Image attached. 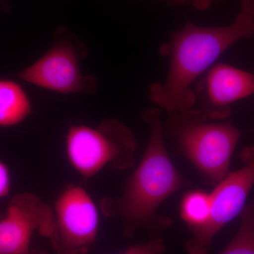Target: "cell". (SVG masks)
<instances>
[{"label": "cell", "instance_id": "obj_10", "mask_svg": "<svg viewBox=\"0 0 254 254\" xmlns=\"http://www.w3.org/2000/svg\"><path fill=\"white\" fill-rule=\"evenodd\" d=\"M32 113L29 97L17 82L0 78V127L16 126Z\"/></svg>", "mask_w": 254, "mask_h": 254}, {"label": "cell", "instance_id": "obj_16", "mask_svg": "<svg viewBox=\"0 0 254 254\" xmlns=\"http://www.w3.org/2000/svg\"><path fill=\"white\" fill-rule=\"evenodd\" d=\"M242 11L250 15L254 21V0H242Z\"/></svg>", "mask_w": 254, "mask_h": 254}, {"label": "cell", "instance_id": "obj_12", "mask_svg": "<svg viewBox=\"0 0 254 254\" xmlns=\"http://www.w3.org/2000/svg\"><path fill=\"white\" fill-rule=\"evenodd\" d=\"M220 254H254V198L241 213L236 235Z\"/></svg>", "mask_w": 254, "mask_h": 254}, {"label": "cell", "instance_id": "obj_9", "mask_svg": "<svg viewBox=\"0 0 254 254\" xmlns=\"http://www.w3.org/2000/svg\"><path fill=\"white\" fill-rule=\"evenodd\" d=\"M193 90L195 108L211 120H225L234 103L254 94V73L227 64H214Z\"/></svg>", "mask_w": 254, "mask_h": 254}, {"label": "cell", "instance_id": "obj_11", "mask_svg": "<svg viewBox=\"0 0 254 254\" xmlns=\"http://www.w3.org/2000/svg\"><path fill=\"white\" fill-rule=\"evenodd\" d=\"M210 193L205 190H192L182 197L180 216L192 233L203 228L210 218Z\"/></svg>", "mask_w": 254, "mask_h": 254}, {"label": "cell", "instance_id": "obj_7", "mask_svg": "<svg viewBox=\"0 0 254 254\" xmlns=\"http://www.w3.org/2000/svg\"><path fill=\"white\" fill-rule=\"evenodd\" d=\"M49 238L58 254H86L98 235L99 215L91 195L78 185H68L53 208Z\"/></svg>", "mask_w": 254, "mask_h": 254}, {"label": "cell", "instance_id": "obj_2", "mask_svg": "<svg viewBox=\"0 0 254 254\" xmlns=\"http://www.w3.org/2000/svg\"><path fill=\"white\" fill-rule=\"evenodd\" d=\"M143 118L150 128L143 158L127 182L123 195L101 202L105 215L123 220L127 237L133 236L141 227L158 230L170 227L171 220L159 216L157 210L170 195L190 185L179 173L168 154L160 108L147 110Z\"/></svg>", "mask_w": 254, "mask_h": 254}, {"label": "cell", "instance_id": "obj_8", "mask_svg": "<svg viewBox=\"0 0 254 254\" xmlns=\"http://www.w3.org/2000/svg\"><path fill=\"white\" fill-rule=\"evenodd\" d=\"M53 219V208L38 195L31 192L15 195L0 220V254H29L33 233L49 238Z\"/></svg>", "mask_w": 254, "mask_h": 254}, {"label": "cell", "instance_id": "obj_1", "mask_svg": "<svg viewBox=\"0 0 254 254\" xmlns=\"http://www.w3.org/2000/svg\"><path fill=\"white\" fill-rule=\"evenodd\" d=\"M254 36V19L243 11L229 26L206 27L188 21L160 47V54L168 58L170 66L165 81L150 87L152 103L168 115L193 108L192 85L232 45Z\"/></svg>", "mask_w": 254, "mask_h": 254}, {"label": "cell", "instance_id": "obj_6", "mask_svg": "<svg viewBox=\"0 0 254 254\" xmlns=\"http://www.w3.org/2000/svg\"><path fill=\"white\" fill-rule=\"evenodd\" d=\"M241 158L243 166L227 174L210 193V218L185 245L189 254H208L214 237L243 211L254 185V144L242 150Z\"/></svg>", "mask_w": 254, "mask_h": 254}, {"label": "cell", "instance_id": "obj_15", "mask_svg": "<svg viewBox=\"0 0 254 254\" xmlns=\"http://www.w3.org/2000/svg\"><path fill=\"white\" fill-rule=\"evenodd\" d=\"M11 179L9 169L0 160V198L9 194Z\"/></svg>", "mask_w": 254, "mask_h": 254}, {"label": "cell", "instance_id": "obj_5", "mask_svg": "<svg viewBox=\"0 0 254 254\" xmlns=\"http://www.w3.org/2000/svg\"><path fill=\"white\" fill-rule=\"evenodd\" d=\"M84 54V48L78 46V42L64 28H59L50 49L16 76L31 85L64 94H93L97 89L95 78L83 74L80 67V60Z\"/></svg>", "mask_w": 254, "mask_h": 254}, {"label": "cell", "instance_id": "obj_4", "mask_svg": "<svg viewBox=\"0 0 254 254\" xmlns=\"http://www.w3.org/2000/svg\"><path fill=\"white\" fill-rule=\"evenodd\" d=\"M136 148L133 132L116 119L105 120L96 127L72 125L66 136L68 162L87 178L109 165L119 170L132 168Z\"/></svg>", "mask_w": 254, "mask_h": 254}, {"label": "cell", "instance_id": "obj_14", "mask_svg": "<svg viewBox=\"0 0 254 254\" xmlns=\"http://www.w3.org/2000/svg\"><path fill=\"white\" fill-rule=\"evenodd\" d=\"M170 6H190L200 11H205L212 4L221 0H160Z\"/></svg>", "mask_w": 254, "mask_h": 254}, {"label": "cell", "instance_id": "obj_13", "mask_svg": "<svg viewBox=\"0 0 254 254\" xmlns=\"http://www.w3.org/2000/svg\"><path fill=\"white\" fill-rule=\"evenodd\" d=\"M165 247L161 239H153L145 243L132 246L120 254H163Z\"/></svg>", "mask_w": 254, "mask_h": 254}, {"label": "cell", "instance_id": "obj_3", "mask_svg": "<svg viewBox=\"0 0 254 254\" xmlns=\"http://www.w3.org/2000/svg\"><path fill=\"white\" fill-rule=\"evenodd\" d=\"M168 116L163 123L164 135L207 180L217 185L229 173L242 131L229 122L208 118L195 107Z\"/></svg>", "mask_w": 254, "mask_h": 254}]
</instances>
